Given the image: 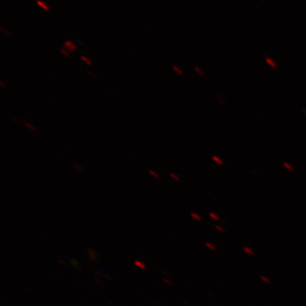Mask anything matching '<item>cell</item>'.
Masks as SVG:
<instances>
[{
  "instance_id": "cell-1",
  "label": "cell",
  "mask_w": 306,
  "mask_h": 306,
  "mask_svg": "<svg viewBox=\"0 0 306 306\" xmlns=\"http://www.w3.org/2000/svg\"><path fill=\"white\" fill-rule=\"evenodd\" d=\"M63 48H65L70 53H73L78 49L77 44L71 40H66L63 44Z\"/></svg>"
},
{
  "instance_id": "cell-2",
  "label": "cell",
  "mask_w": 306,
  "mask_h": 306,
  "mask_svg": "<svg viewBox=\"0 0 306 306\" xmlns=\"http://www.w3.org/2000/svg\"><path fill=\"white\" fill-rule=\"evenodd\" d=\"M36 3H37L43 10H44V11L49 12L50 10V7L44 1H43V0H37V1H36Z\"/></svg>"
},
{
  "instance_id": "cell-3",
  "label": "cell",
  "mask_w": 306,
  "mask_h": 306,
  "mask_svg": "<svg viewBox=\"0 0 306 306\" xmlns=\"http://www.w3.org/2000/svg\"><path fill=\"white\" fill-rule=\"evenodd\" d=\"M80 59H81V60H82L84 64H86L88 67H92V66L94 65L92 60H91L90 58H89L88 56H82L80 57Z\"/></svg>"
},
{
  "instance_id": "cell-4",
  "label": "cell",
  "mask_w": 306,
  "mask_h": 306,
  "mask_svg": "<svg viewBox=\"0 0 306 306\" xmlns=\"http://www.w3.org/2000/svg\"><path fill=\"white\" fill-rule=\"evenodd\" d=\"M24 125H25V127H26L27 129H29V130H31V131H33V132H37V128L34 124H33L32 123L26 122V123H24Z\"/></svg>"
},
{
  "instance_id": "cell-5",
  "label": "cell",
  "mask_w": 306,
  "mask_h": 306,
  "mask_svg": "<svg viewBox=\"0 0 306 306\" xmlns=\"http://www.w3.org/2000/svg\"><path fill=\"white\" fill-rule=\"evenodd\" d=\"M265 61H266V63L269 65V66H271L272 68H274V69H275V68L277 67V65H276V63L272 60V59H271V58H269V57H265Z\"/></svg>"
},
{
  "instance_id": "cell-6",
  "label": "cell",
  "mask_w": 306,
  "mask_h": 306,
  "mask_svg": "<svg viewBox=\"0 0 306 306\" xmlns=\"http://www.w3.org/2000/svg\"><path fill=\"white\" fill-rule=\"evenodd\" d=\"M148 173H149V174H150L151 177H153V178H155V179H160V175H159V173L156 170L149 169L148 170Z\"/></svg>"
},
{
  "instance_id": "cell-7",
  "label": "cell",
  "mask_w": 306,
  "mask_h": 306,
  "mask_svg": "<svg viewBox=\"0 0 306 306\" xmlns=\"http://www.w3.org/2000/svg\"><path fill=\"white\" fill-rule=\"evenodd\" d=\"M172 69H173V71H175L178 75H180V76H183V74H184V71H182V69L180 67H177V66H173L172 67Z\"/></svg>"
},
{
  "instance_id": "cell-8",
  "label": "cell",
  "mask_w": 306,
  "mask_h": 306,
  "mask_svg": "<svg viewBox=\"0 0 306 306\" xmlns=\"http://www.w3.org/2000/svg\"><path fill=\"white\" fill-rule=\"evenodd\" d=\"M60 53L61 55H63L65 57H67V58L71 57V53H70L68 50H67L65 48H63V47L60 49Z\"/></svg>"
},
{
  "instance_id": "cell-9",
  "label": "cell",
  "mask_w": 306,
  "mask_h": 306,
  "mask_svg": "<svg viewBox=\"0 0 306 306\" xmlns=\"http://www.w3.org/2000/svg\"><path fill=\"white\" fill-rule=\"evenodd\" d=\"M0 29H1V32H2L3 33H4L5 35H7V36H11V32H10L7 27H4L3 26H0Z\"/></svg>"
},
{
  "instance_id": "cell-10",
  "label": "cell",
  "mask_w": 306,
  "mask_h": 306,
  "mask_svg": "<svg viewBox=\"0 0 306 306\" xmlns=\"http://www.w3.org/2000/svg\"><path fill=\"white\" fill-rule=\"evenodd\" d=\"M72 167L75 169V170H77V171H78V172H81V173L83 172V168L82 165H80L79 163H73Z\"/></svg>"
},
{
  "instance_id": "cell-11",
  "label": "cell",
  "mask_w": 306,
  "mask_h": 306,
  "mask_svg": "<svg viewBox=\"0 0 306 306\" xmlns=\"http://www.w3.org/2000/svg\"><path fill=\"white\" fill-rule=\"evenodd\" d=\"M169 176L173 179V180H174L175 181H180V176L178 175V174H176V173H169Z\"/></svg>"
},
{
  "instance_id": "cell-12",
  "label": "cell",
  "mask_w": 306,
  "mask_h": 306,
  "mask_svg": "<svg viewBox=\"0 0 306 306\" xmlns=\"http://www.w3.org/2000/svg\"><path fill=\"white\" fill-rule=\"evenodd\" d=\"M11 120L12 122H13L14 124H22V119H21V118H19V117H11Z\"/></svg>"
},
{
  "instance_id": "cell-13",
  "label": "cell",
  "mask_w": 306,
  "mask_h": 306,
  "mask_svg": "<svg viewBox=\"0 0 306 306\" xmlns=\"http://www.w3.org/2000/svg\"><path fill=\"white\" fill-rule=\"evenodd\" d=\"M212 159L214 161V162H216L218 164H219V165H223V161L221 160V159L219 158V157H216V156H214L213 158H212Z\"/></svg>"
},
{
  "instance_id": "cell-14",
  "label": "cell",
  "mask_w": 306,
  "mask_h": 306,
  "mask_svg": "<svg viewBox=\"0 0 306 306\" xmlns=\"http://www.w3.org/2000/svg\"><path fill=\"white\" fill-rule=\"evenodd\" d=\"M0 87H1L2 89H5V88H7V87H8L7 82H5V81L3 79V78H1V79H0Z\"/></svg>"
},
{
  "instance_id": "cell-15",
  "label": "cell",
  "mask_w": 306,
  "mask_h": 306,
  "mask_svg": "<svg viewBox=\"0 0 306 306\" xmlns=\"http://www.w3.org/2000/svg\"><path fill=\"white\" fill-rule=\"evenodd\" d=\"M283 165L285 168H287V170H289L290 172H293L294 171V167L292 165H290L288 162H283Z\"/></svg>"
},
{
  "instance_id": "cell-16",
  "label": "cell",
  "mask_w": 306,
  "mask_h": 306,
  "mask_svg": "<svg viewBox=\"0 0 306 306\" xmlns=\"http://www.w3.org/2000/svg\"><path fill=\"white\" fill-rule=\"evenodd\" d=\"M194 69H195V71H196V72H198V73H199V75H200V76H202V77H203V76H205V73H204L203 71H202V70H201V69H200V68H199V67H194Z\"/></svg>"
},
{
  "instance_id": "cell-17",
  "label": "cell",
  "mask_w": 306,
  "mask_h": 306,
  "mask_svg": "<svg viewBox=\"0 0 306 306\" xmlns=\"http://www.w3.org/2000/svg\"><path fill=\"white\" fill-rule=\"evenodd\" d=\"M86 73L90 77V78H96V75L92 71H90V70H89V71H86Z\"/></svg>"
},
{
  "instance_id": "cell-18",
  "label": "cell",
  "mask_w": 306,
  "mask_h": 306,
  "mask_svg": "<svg viewBox=\"0 0 306 306\" xmlns=\"http://www.w3.org/2000/svg\"><path fill=\"white\" fill-rule=\"evenodd\" d=\"M303 112H304V113L306 114V112H305V109H303Z\"/></svg>"
}]
</instances>
